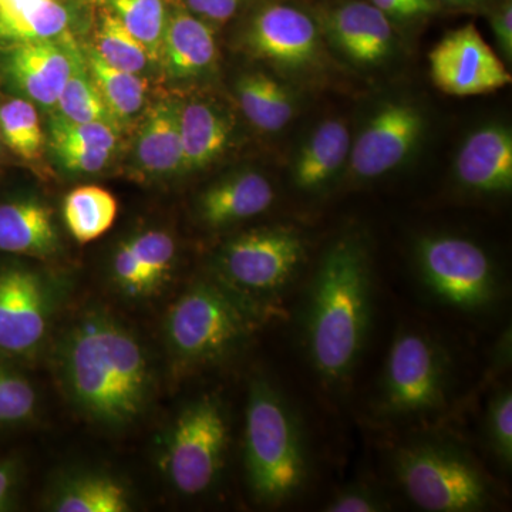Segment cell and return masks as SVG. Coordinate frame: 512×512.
Returning <instances> with one entry per match:
<instances>
[{"label": "cell", "mask_w": 512, "mask_h": 512, "mask_svg": "<svg viewBox=\"0 0 512 512\" xmlns=\"http://www.w3.org/2000/svg\"><path fill=\"white\" fill-rule=\"evenodd\" d=\"M55 369L74 409L109 429L140 419L156 384L143 343L99 308L84 312L64 330L55 349Z\"/></svg>", "instance_id": "obj_1"}, {"label": "cell", "mask_w": 512, "mask_h": 512, "mask_svg": "<svg viewBox=\"0 0 512 512\" xmlns=\"http://www.w3.org/2000/svg\"><path fill=\"white\" fill-rule=\"evenodd\" d=\"M372 309L369 251L356 235L340 237L320 259L303 308V342L323 382L345 383L355 372Z\"/></svg>", "instance_id": "obj_2"}, {"label": "cell", "mask_w": 512, "mask_h": 512, "mask_svg": "<svg viewBox=\"0 0 512 512\" xmlns=\"http://www.w3.org/2000/svg\"><path fill=\"white\" fill-rule=\"evenodd\" d=\"M255 305L218 281L191 285L171 305L164 340L175 372L191 373L235 355L258 325Z\"/></svg>", "instance_id": "obj_3"}, {"label": "cell", "mask_w": 512, "mask_h": 512, "mask_svg": "<svg viewBox=\"0 0 512 512\" xmlns=\"http://www.w3.org/2000/svg\"><path fill=\"white\" fill-rule=\"evenodd\" d=\"M245 468L252 494L268 505L291 500L308 477L298 420L285 397L264 376H255L249 383Z\"/></svg>", "instance_id": "obj_4"}, {"label": "cell", "mask_w": 512, "mask_h": 512, "mask_svg": "<svg viewBox=\"0 0 512 512\" xmlns=\"http://www.w3.org/2000/svg\"><path fill=\"white\" fill-rule=\"evenodd\" d=\"M394 476L410 501L424 511L476 512L493 505L490 480L450 441L423 437L396 448Z\"/></svg>", "instance_id": "obj_5"}, {"label": "cell", "mask_w": 512, "mask_h": 512, "mask_svg": "<svg viewBox=\"0 0 512 512\" xmlns=\"http://www.w3.org/2000/svg\"><path fill=\"white\" fill-rule=\"evenodd\" d=\"M450 389V360L427 333H397L383 367L375 399L379 419L414 421L440 412Z\"/></svg>", "instance_id": "obj_6"}, {"label": "cell", "mask_w": 512, "mask_h": 512, "mask_svg": "<svg viewBox=\"0 0 512 512\" xmlns=\"http://www.w3.org/2000/svg\"><path fill=\"white\" fill-rule=\"evenodd\" d=\"M69 289L63 278L37 266L0 262V357L35 360L46 348Z\"/></svg>", "instance_id": "obj_7"}, {"label": "cell", "mask_w": 512, "mask_h": 512, "mask_svg": "<svg viewBox=\"0 0 512 512\" xmlns=\"http://www.w3.org/2000/svg\"><path fill=\"white\" fill-rule=\"evenodd\" d=\"M229 426L224 404L204 394L178 413L165 436V476L178 493L194 497L217 483L227 457Z\"/></svg>", "instance_id": "obj_8"}, {"label": "cell", "mask_w": 512, "mask_h": 512, "mask_svg": "<svg viewBox=\"0 0 512 512\" xmlns=\"http://www.w3.org/2000/svg\"><path fill=\"white\" fill-rule=\"evenodd\" d=\"M305 259L306 244L295 229L258 228L229 239L215 271L218 282L254 303L285 291Z\"/></svg>", "instance_id": "obj_9"}, {"label": "cell", "mask_w": 512, "mask_h": 512, "mask_svg": "<svg viewBox=\"0 0 512 512\" xmlns=\"http://www.w3.org/2000/svg\"><path fill=\"white\" fill-rule=\"evenodd\" d=\"M416 262L424 285L453 308L478 312L497 299L498 276L490 256L468 239L431 235L417 242Z\"/></svg>", "instance_id": "obj_10"}, {"label": "cell", "mask_w": 512, "mask_h": 512, "mask_svg": "<svg viewBox=\"0 0 512 512\" xmlns=\"http://www.w3.org/2000/svg\"><path fill=\"white\" fill-rule=\"evenodd\" d=\"M429 62L431 79L448 96L493 93L512 80L473 23L448 32L431 50Z\"/></svg>", "instance_id": "obj_11"}, {"label": "cell", "mask_w": 512, "mask_h": 512, "mask_svg": "<svg viewBox=\"0 0 512 512\" xmlns=\"http://www.w3.org/2000/svg\"><path fill=\"white\" fill-rule=\"evenodd\" d=\"M423 128V114L413 104H383L350 147L352 173L369 180L399 167L419 143Z\"/></svg>", "instance_id": "obj_12"}, {"label": "cell", "mask_w": 512, "mask_h": 512, "mask_svg": "<svg viewBox=\"0 0 512 512\" xmlns=\"http://www.w3.org/2000/svg\"><path fill=\"white\" fill-rule=\"evenodd\" d=\"M76 47L69 35L59 40L9 43L0 50V70L23 99L53 109L72 73Z\"/></svg>", "instance_id": "obj_13"}, {"label": "cell", "mask_w": 512, "mask_h": 512, "mask_svg": "<svg viewBox=\"0 0 512 512\" xmlns=\"http://www.w3.org/2000/svg\"><path fill=\"white\" fill-rule=\"evenodd\" d=\"M248 49L266 62L301 70L318 60L319 30L311 16L285 3L265 6L247 32Z\"/></svg>", "instance_id": "obj_14"}, {"label": "cell", "mask_w": 512, "mask_h": 512, "mask_svg": "<svg viewBox=\"0 0 512 512\" xmlns=\"http://www.w3.org/2000/svg\"><path fill=\"white\" fill-rule=\"evenodd\" d=\"M177 258V244L168 232L147 229L121 242L110 262L114 289L131 301H144L163 291Z\"/></svg>", "instance_id": "obj_15"}, {"label": "cell", "mask_w": 512, "mask_h": 512, "mask_svg": "<svg viewBox=\"0 0 512 512\" xmlns=\"http://www.w3.org/2000/svg\"><path fill=\"white\" fill-rule=\"evenodd\" d=\"M326 28L333 43L353 62L372 66L392 53V23L372 3L349 2L330 10Z\"/></svg>", "instance_id": "obj_16"}, {"label": "cell", "mask_w": 512, "mask_h": 512, "mask_svg": "<svg viewBox=\"0 0 512 512\" xmlns=\"http://www.w3.org/2000/svg\"><path fill=\"white\" fill-rule=\"evenodd\" d=\"M456 175L464 187L478 192H505L512 187L510 128L491 124L474 131L456 158Z\"/></svg>", "instance_id": "obj_17"}, {"label": "cell", "mask_w": 512, "mask_h": 512, "mask_svg": "<svg viewBox=\"0 0 512 512\" xmlns=\"http://www.w3.org/2000/svg\"><path fill=\"white\" fill-rule=\"evenodd\" d=\"M52 208L36 197L0 202V252L29 258H53L60 252Z\"/></svg>", "instance_id": "obj_18"}, {"label": "cell", "mask_w": 512, "mask_h": 512, "mask_svg": "<svg viewBox=\"0 0 512 512\" xmlns=\"http://www.w3.org/2000/svg\"><path fill=\"white\" fill-rule=\"evenodd\" d=\"M274 198L268 178L256 171H239L202 192L197 211L208 227H229L262 214L271 207Z\"/></svg>", "instance_id": "obj_19"}, {"label": "cell", "mask_w": 512, "mask_h": 512, "mask_svg": "<svg viewBox=\"0 0 512 512\" xmlns=\"http://www.w3.org/2000/svg\"><path fill=\"white\" fill-rule=\"evenodd\" d=\"M217 60L214 30L183 6L168 10L160 63L174 80L198 79Z\"/></svg>", "instance_id": "obj_20"}, {"label": "cell", "mask_w": 512, "mask_h": 512, "mask_svg": "<svg viewBox=\"0 0 512 512\" xmlns=\"http://www.w3.org/2000/svg\"><path fill=\"white\" fill-rule=\"evenodd\" d=\"M180 107L174 100H160L147 110L134 144V157L141 171L167 177L183 171Z\"/></svg>", "instance_id": "obj_21"}, {"label": "cell", "mask_w": 512, "mask_h": 512, "mask_svg": "<svg viewBox=\"0 0 512 512\" xmlns=\"http://www.w3.org/2000/svg\"><path fill=\"white\" fill-rule=\"evenodd\" d=\"M45 505L55 512H127L133 507L127 485L99 471L63 474L50 488Z\"/></svg>", "instance_id": "obj_22"}, {"label": "cell", "mask_w": 512, "mask_h": 512, "mask_svg": "<svg viewBox=\"0 0 512 512\" xmlns=\"http://www.w3.org/2000/svg\"><path fill=\"white\" fill-rule=\"evenodd\" d=\"M232 121L207 103L190 101L180 107L183 171L201 170L214 163L231 143Z\"/></svg>", "instance_id": "obj_23"}, {"label": "cell", "mask_w": 512, "mask_h": 512, "mask_svg": "<svg viewBox=\"0 0 512 512\" xmlns=\"http://www.w3.org/2000/svg\"><path fill=\"white\" fill-rule=\"evenodd\" d=\"M348 126L340 120L323 121L303 144L293 164V181L301 190H316L328 183L350 153Z\"/></svg>", "instance_id": "obj_24"}, {"label": "cell", "mask_w": 512, "mask_h": 512, "mask_svg": "<svg viewBox=\"0 0 512 512\" xmlns=\"http://www.w3.org/2000/svg\"><path fill=\"white\" fill-rule=\"evenodd\" d=\"M235 93L249 123L265 133L281 131L295 116V101L291 92L264 73L242 76Z\"/></svg>", "instance_id": "obj_25"}, {"label": "cell", "mask_w": 512, "mask_h": 512, "mask_svg": "<svg viewBox=\"0 0 512 512\" xmlns=\"http://www.w3.org/2000/svg\"><path fill=\"white\" fill-rule=\"evenodd\" d=\"M84 60L117 126L136 119L137 114L146 106V80L141 79L140 74L111 67L97 55L93 47L84 53Z\"/></svg>", "instance_id": "obj_26"}, {"label": "cell", "mask_w": 512, "mask_h": 512, "mask_svg": "<svg viewBox=\"0 0 512 512\" xmlns=\"http://www.w3.org/2000/svg\"><path fill=\"white\" fill-rule=\"evenodd\" d=\"M116 198L96 185L76 188L63 202V220L79 244H89L106 234L116 221Z\"/></svg>", "instance_id": "obj_27"}, {"label": "cell", "mask_w": 512, "mask_h": 512, "mask_svg": "<svg viewBox=\"0 0 512 512\" xmlns=\"http://www.w3.org/2000/svg\"><path fill=\"white\" fill-rule=\"evenodd\" d=\"M56 107L60 116L67 120L119 127L90 76L83 50L79 45L74 50L72 73L64 84Z\"/></svg>", "instance_id": "obj_28"}, {"label": "cell", "mask_w": 512, "mask_h": 512, "mask_svg": "<svg viewBox=\"0 0 512 512\" xmlns=\"http://www.w3.org/2000/svg\"><path fill=\"white\" fill-rule=\"evenodd\" d=\"M70 12L59 0H46L13 18L0 19V42H43L69 35Z\"/></svg>", "instance_id": "obj_29"}, {"label": "cell", "mask_w": 512, "mask_h": 512, "mask_svg": "<svg viewBox=\"0 0 512 512\" xmlns=\"http://www.w3.org/2000/svg\"><path fill=\"white\" fill-rule=\"evenodd\" d=\"M0 137L22 160L35 161L42 156L45 136L32 101L15 97L0 104Z\"/></svg>", "instance_id": "obj_30"}, {"label": "cell", "mask_w": 512, "mask_h": 512, "mask_svg": "<svg viewBox=\"0 0 512 512\" xmlns=\"http://www.w3.org/2000/svg\"><path fill=\"white\" fill-rule=\"evenodd\" d=\"M109 9L124 28L146 47L151 62L160 63L168 20L164 0H109Z\"/></svg>", "instance_id": "obj_31"}, {"label": "cell", "mask_w": 512, "mask_h": 512, "mask_svg": "<svg viewBox=\"0 0 512 512\" xmlns=\"http://www.w3.org/2000/svg\"><path fill=\"white\" fill-rule=\"evenodd\" d=\"M93 49L104 62L123 72L140 74L151 62L146 47L124 28L109 8L101 12Z\"/></svg>", "instance_id": "obj_32"}, {"label": "cell", "mask_w": 512, "mask_h": 512, "mask_svg": "<svg viewBox=\"0 0 512 512\" xmlns=\"http://www.w3.org/2000/svg\"><path fill=\"white\" fill-rule=\"evenodd\" d=\"M37 393L28 377L0 357V430L19 426L35 416Z\"/></svg>", "instance_id": "obj_33"}, {"label": "cell", "mask_w": 512, "mask_h": 512, "mask_svg": "<svg viewBox=\"0 0 512 512\" xmlns=\"http://www.w3.org/2000/svg\"><path fill=\"white\" fill-rule=\"evenodd\" d=\"M50 147L76 146L113 151L117 146L116 128L103 123H77L60 114L52 117L49 126Z\"/></svg>", "instance_id": "obj_34"}, {"label": "cell", "mask_w": 512, "mask_h": 512, "mask_svg": "<svg viewBox=\"0 0 512 512\" xmlns=\"http://www.w3.org/2000/svg\"><path fill=\"white\" fill-rule=\"evenodd\" d=\"M487 436L495 456L504 467L512 463V394L503 389L488 404Z\"/></svg>", "instance_id": "obj_35"}, {"label": "cell", "mask_w": 512, "mask_h": 512, "mask_svg": "<svg viewBox=\"0 0 512 512\" xmlns=\"http://www.w3.org/2000/svg\"><path fill=\"white\" fill-rule=\"evenodd\" d=\"M389 508L390 504L382 495L365 485L343 488L326 505V511L329 512H377Z\"/></svg>", "instance_id": "obj_36"}, {"label": "cell", "mask_w": 512, "mask_h": 512, "mask_svg": "<svg viewBox=\"0 0 512 512\" xmlns=\"http://www.w3.org/2000/svg\"><path fill=\"white\" fill-rule=\"evenodd\" d=\"M57 160L66 170L79 174H94L110 163L113 151L76 146H52Z\"/></svg>", "instance_id": "obj_37"}, {"label": "cell", "mask_w": 512, "mask_h": 512, "mask_svg": "<svg viewBox=\"0 0 512 512\" xmlns=\"http://www.w3.org/2000/svg\"><path fill=\"white\" fill-rule=\"evenodd\" d=\"M183 8L207 23H225L234 18L245 0H181Z\"/></svg>", "instance_id": "obj_38"}, {"label": "cell", "mask_w": 512, "mask_h": 512, "mask_svg": "<svg viewBox=\"0 0 512 512\" xmlns=\"http://www.w3.org/2000/svg\"><path fill=\"white\" fill-rule=\"evenodd\" d=\"M22 481V464L16 457L0 460V512L12 510Z\"/></svg>", "instance_id": "obj_39"}, {"label": "cell", "mask_w": 512, "mask_h": 512, "mask_svg": "<svg viewBox=\"0 0 512 512\" xmlns=\"http://www.w3.org/2000/svg\"><path fill=\"white\" fill-rule=\"evenodd\" d=\"M380 12L389 19L409 20L421 18L434 12V0H372Z\"/></svg>", "instance_id": "obj_40"}, {"label": "cell", "mask_w": 512, "mask_h": 512, "mask_svg": "<svg viewBox=\"0 0 512 512\" xmlns=\"http://www.w3.org/2000/svg\"><path fill=\"white\" fill-rule=\"evenodd\" d=\"M494 35L497 37L498 46L501 52L511 60L512 56V5L510 0L504 2L503 6L494 13L493 20Z\"/></svg>", "instance_id": "obj_41"}, {"label": "cell", "mask_w": 512, "mask_h": 512, "mask_svg": "<svg viewBox=\"0 0 512 512\" xmlns=\"http://www.w3.org/2000/svg\"><path fill=\"white\" fill-rule=\"evenodd\" d=\"M46 0H0V19L13 18Z\"/></svg>", "instance_id": "obj_42"}, {"label": "cell", "mask_w": 512, "mask_h": 512, "mask_svg": "<svg viewBox=\"0 0 512 512\" xmlns=\"http://www.w3.org/2000/svg\"><path fill=\"white\" fill-rule=\"evenodd\" d=\"M440 2L451 6H474L485 2V0H440Z\"/></svg>", "instance_id": "obj_43"}]
</instances>
